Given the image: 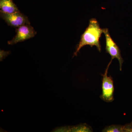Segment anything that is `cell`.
<instances>
[{"label": "cell", "mask_w": 132, "mask_h": 132, "mask_svg": "<svg viewBox=\"0 0 132 132\" xmlns=\"http://www.w3.org/2000/svg\"><path fill=\"white\" fill-rule=\"evenodd\" d=\"M105 28L100 27L98 22L96 19L92 18L89 21V25L81 36L80 41L77 45L73 57L77 56L80 50L83 47L89 45L91 47L95 46L100 52L101 51L100 38L104 33Z\"/></svg>", "instance_id": "1"}, {"label": "cell", "mask_w": 132, "mask_h": 132, "mask_svg": "<svg viewBox=\"0 0 132 132\" xmlns=\"http://www.w3.org/2000/svg\"><path fill=\"white\" fill-rule=\"evenodd\" d=\"M112 60L108 64L107 67L105 71V73L102 74V94L100 96V98L104 101L106 102H112L114 99V87L113 81L111 76H108V73L109 66L111 65Z\"/></svg>", "instance_id": "2"}, {"label": "cell", "mask_w": 132, "mask_h": 132, "mask_svg": "<svg viewBox=\"0 0 132 132\" xmlns=\"http://www.w3.org/2000/svg\"><path fill=\"white\" fill-rule=\"evenodd\" d=\"M104 34L105 37L106 51L111 55V60L118 59L120 64V70L121 71L123 60L121 57L120 49L111 37L108 29L105 28Z\"/></svg>", "instance_id": "3"}, {"label": "cell", "mask_w": 132, "mask_h": 132, "mask_svg": "<svg viewBox=\"0 0 132 132\" xmlns=\"http://www.w3.org/2000/svg\"><path fill=\"white\" fill-rule=\"evenodd\" d=\"M16 34L11 40L8 42L9 45H13L17 43L22 42L34 37L36 32L30 25L25 24L17 28Z\"/></svg>", "instance_id": "4"}, {"label": "cell", "mask_w": 132, "mask_h": 132, "mask_svg": "<svg viewBox=\"0 0 132 132\" xmlns=\"http://www.w3.org/2000/svg\"><path fill=\"white\" fill-rule=\"evenodd\" d=\"M1 17L8 25L14 27L18 28L25 24H30L28 18L20 12L12 14L1 12Z\"/></svg>", "instance_id": "5"}, {"label": "cell", "mask_w": 132, "mask_h": 132, "mask_svg": "<svg viewBox=\"0 0 132 132\" xmlns=\"http://www.w3.org/2000/svg\"><path fill=\"white\" fill-rule=\"evenodd\" d=\"M1 12L12 14L20 12L18 7L12 0H0Z\"/></svg>", "instance_id": "6"}, {"label": "cell", "mask_w": 132, "mask_h": 132, "mask_svg": "<svg viewBox=\"0 0 132 132\" xmlns=\"http://www.w3.org/2000/svg\"><path fill=\"white\" fill-rule=\"evenodd\" d=\"M62 132H89L93 131L92 128L86 124H82L76 126L65 127L61 128L58 130Z\"/></svg>", "instance_id": "7"}, {"label": "cell", "mask_w": 132, "mask_h": 132, "mask_svg": "<svg viewBox=\"0 0 132 132\" xmlns=\"http://www.w3.org/2000/svg\"><path fill=\"white\" fill-rule=\"evenodd\" d=\"M103 132H124L123 126L119 125H112L104 128Z\"/></svg>", "instance_id": "8"}, {"label": "cell", "mask_w": 132, "mask_h": 132, "mask_svg": "<svg viewBox=\"0 0 132 132\" xmlns=\"http://www.w3.org/2000/svg\"><path fill=\"white\" fill-rule=\"evenodd\" d=\"M124 132H132V121L129 124L123 126Z\"/></svg>", "instance_id": "9"}, {"label": "cell", "mask_w": 132, "mask_h": 132, "mask_svg": "<svg viewBox=\"0 0 132 132\" xmlns=\"http://www.w3.org/2000/svg\"><path fill=\"white\" fill-rule=\"evenodd\" d=\"M10 54V52H6L3 50H1V61L3 60V59L6 57Z\"/></svg>", "instance_id": "10"}]
</instances>
